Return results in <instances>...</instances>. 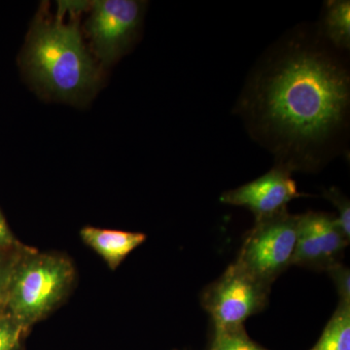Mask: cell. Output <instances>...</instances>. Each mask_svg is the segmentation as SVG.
I'll use <instances>...</instances> for the list:
<instances>
[{
  "label": "cell",
  "mask_w": 350,
  "mask_h": 350,
  "mask_svg": "<svg viewBox=\"0 0 350 350\" xmlns=\"http://www.w3.org/2000/svg\"><path fill=\"white\" fill-rule=\"evenodd\" d=\"M75 278L68 258L27 248L14 271L2 312L29 329L64 300Z\"/></svg>",
  "instance_id": "cell-3"
},
{
  "label": "cell",
  "mask_w": 350,
  "mask_h": 350,
  "mask_svg": "<svg viewBox=\"0 0 350 350\" xmlns=\"http://www.w3.org/2000/svg\"><path fill=\"white\" fill-rule=\"evenodd\" d=\"M301 196L291 170L280 165L255 180L223 193L220 202L245 207L254 214L255 220H260L282 213L288 202Z\"/></svg>",
  "instance_id": "cell-8"
},
{
  "label": "cell",
  "mask_w": 350,
  "mask_h": 350,
  "mask_svg": "<svg viewBox=\"0 0 350 350\" xmlns=\"http://www.w3.org/2000/svg\"><path fill=\"white\" fill-rule=\"evenodd\" d=\"M324 27L332 42L340 48H349L350 43V4L345 0L329 1Z\"/></svg>",
  "instance_id": "cell-11"
},
{
  "label": "cell",
  "mask_w": 350,
  "mask_h": 350,
  "mask_svg": "<svg viewBox=\"0 0 350 350\" xmlns=\"http://www.w3.org/2000/svg\"><path fill=\"white\" fill-rule=\"evenodd\" d=\"M208 350H269L248 336L245 327L213 332Z\"/></svg>",
  "instance_id": "cell-12"
},
{
  "label": "cell",
  "mask_w": 350,
  "mask_h": 350,
  "mask_svg": "<svg viewBox=\"0 0 350 350\" xmlns=\"http://www.w3.org/2000/svg\"><path fill=\"white\" fill-rule=\"evenodd\" d=\"M24 59L32 77L62 98L79 96L94 86L98 78L75 23L56 21L36 25Z\"/></svg>",
  "instance_id": "cell-2"
},
{
  "label": "cell",
  "mask_w": 350,
  "mask_h": 350,
  "mask_svg": "<svg viewBox=\"0 0 350 350\" xmlns=\"http://www.w3.org/2000/svg\"><path fill=\"white\" fill-rule=\"evenodd\" d=\"M334 284L337 288L340 303L350 304V273L349 269L342 262L332 267L328 271Z\"/></svg>",
  "instance_id": "cell-16"
},
{
  "label": "cell",
  "mask_w": 350,
  "mask_h": 350,
  "mask_svg": "<svg viewBox=\"0 0 350 350\" xmlns=\"http://www.w3.org/2000/svg\"><path fill=\"white\" fill-rule=\"evenodd\" d=\"M19 243L14 238L12 232L6 224L5 219L0 213V247H12L18 245Z\"/></svg>",
  "instance_id": "cell-17"
},
{
  "label": "cell",
  "mask_w": 350,
  "mask_h": 350,
  "mask_svg": "<svg viewBox=\"0 0 350 350\" xmlns=\"http://www.w3.org/2000/svg\"><path fill=\"white\" fill-rule=\"evenodd\" d=\"M327 200H330L338 211L336 216L340 229L345 236L350 239V204L349 200L342 195L338 189L331 188L324 192Z\"/></svg>",
  "instance_id": "cell-15"
},
{
  "label": "cell",
  "mask_w": 350,
  "mask_h": 350,
  "mask_svg": "<svg viewBox=\"0 0 350 350\" xmlns=\"http://www.w3.org/2000/svg\"><path fill=\"white\" fill-rule=\"evenodd\" d=\"M271 287L238 262L230 265L200 297L213 320V332L244 326L246 320L268 306Z\"/></svg>",
  "instance_id": "cell-4"
},
{
  "label": "cell",
  "mask_w": 350,
  "mask_h": 350,
  "mask_svg": "<svg viewBox=\"0 0 350 350\" xmlns=\"http://www.w3.org/2000/svg\"><path fill=\"white\" fill-rule=\"evenodd\" d=\"M253 105L262 129L299 155L324 144L344 123L349 77L321 53L293 51L258 80Z\"/></svg>",
  "instance_id": "cell-1"
},
{
  "label": "cell",
  "mask_w": 350,
  "mask_h": 350,
  "mask_svg": "<svg viewBox=\"0 0 350 350\" xmlns=\"http://www.w3.org/2000/svg\"><path fill=\"white\" fill-rule=\"evenodd\" d=\"M27 329L8 313L0 312V350H18Z\"/></svg>",
  "instance_id": "cell-14"
},
{
  "label": "cell",
  "mask_w": 350,
  "mask_h": 350,
  "mask_svg": "<svg viewBox=\"0 0 350 350\" xmlns=\"http://www.w3.org/2000/svg\"><path fill=\"white\" fill-rule=\"evenodd\" d=\"M27 248L24 245L12 247H0V310H2L5 300L7 290L20 260Z\"/></svg>",
  "instance_id": "cell-13"
},
{
  "label": "cell",
  "mask_w": 350,
  "mask_h": 350,
  "mask_svg": "<svg viewBox=\"0 0 350 350\" xmlns=\"http://www.w3.org/2000/svg\"><path fill=\"white\" fill-rule=\"evenodd\" d=\"M82 241L98 255L110 269H116L126 257L142 245L146 236L142 232L117 231L85 227L80 231Z\"/></svg>",
  "instance_id": "cell-9"
},
{
  "label": "cell",
  "mask_w": 350,
  "mask_h": 350,
  "mask_svg": "<svg viewBox=\"0 0 350 350\" xmlns=\"http://www.w3.org/2000/svg\"><path fill=\"white\" fill-rule=\"evenodd\" d=\"M310 350H350V304L338 303L319 340Z\"/></svg>",
  "instance_id": "cell-10"
},
{
  "label": "cell",
  "mask_w": 350,
  "mask_h": 350,
  "mask_svg": "<svg viewBox=\"0 0 350 350\" xmlns=\"http://www.w3.org/2000/svg\"><path fill=\"white\" fill-rule=\"evenodd\" d=\"M142 17L139 2L100 0L92 4L87 31L96 55L105 64L114 61L125 50Z\"/></svg>",
  "instance_id": "cell-7"
},
{
  "label": "cell",
  "mask_w": 350,
  "mask_h": 350,
  "mask_svg": "<svg viewBox=\"0 0 350 350\" xmlns=\"http://www.w3.org/2000/svg\"><path fill=\"white\" fill-rule=\"evenodd\" d=\"M0 312H1V310H0Z\"/></svg>",
  "instance_id": "cell-18"
},
{
  "label": "cell",
  "mask_w": 350,
  "mask_h": 350,
  "mask_svg": "<svg viewBox=\"0 0 350 350\" xmlns=\"http://www.w3.org/2000/svg\"><path fill=\"white\" fill-rule=\"evenodd\" d=\"M349 243L334 214H301L292 265L327 271L340 262Z\"/></svg>",
  "instance_id": "cell-6"
},
{
  "label": "cell",
  "mask_w": 350,
  "mask_h": 350,
  "mask_svg": "<svg viewBox=\"0 0 350 350\" xmlns=\"http://www.w3.org/2000/svg\"><path fill=\"white\" fill-rule=\"evenodd\" d=\"M299 215L287 209L269 217L255 220L243 239L236 261L262 282L273 285L292 266Z\"/></svg>",
  "instance_id": "cell-5"
}]
</instances>
